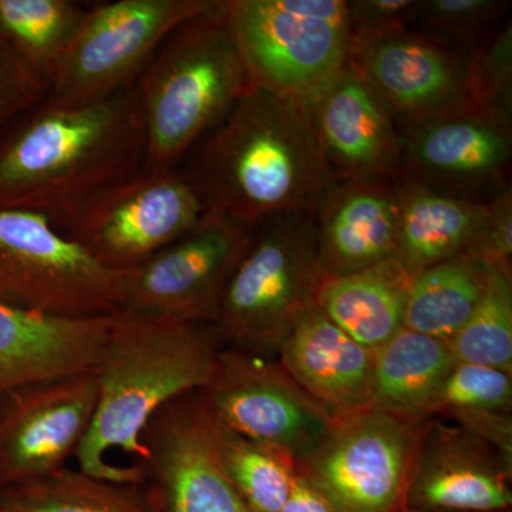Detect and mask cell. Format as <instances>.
<instances>
[{
    "label": "cell",
    "mask_w": 512,
    "mask_h": 512,
    "mask_svg": "<svg viewBox=\"0 0 512 512\" xmlns=\"http://www.w3.org/2000/svg\"><path fill=\"white\" fill-rule=\"evenodd\" d=\"M3 512H151L140 484L63 470L0 490Z\"/></svg>",
    "instance_id": "27"
},
{
    "label": "cell",
    "mask_w": 512,
    "mask_h": 512,
    "mask_svg": "<svg viewBox=\"0 0 512 512\" xmlns=\"http://www.w3.org/2000/svg\"><path fill=\"white\" fill-rule=\"evenodd\" d=\"M281 512H342L316 485L296 474L292 491Z\"/></svg>",
    "instance_id": "36"
},
{
    "label": "cell",
    "mask_w": 512,
    "mask_h": 512,
    "mask_svg": "<svg viewBox=\"0 0 512 512\" xmlns=\"http://www.w3.org/2000/svg\"><path fill=\"white\" fill-rule=\"evenodd\" d=\"M212 419L245 439L281 448L296 463L332 430L336 417L286 373L276 357L224 346L198 390Z\"/></svg>",
    "instance_id": "11"
},
{
    "label": "cell",
    "mask_w": 512,
    "mask_h": 512,
    "mask_svg": "<svg viewBox=\"0 0 512 512\" xmlns=\"http://www.w3.org/2000/svg\"><path fill=\"white\" fill-rule=\"evenodd\" d=\"M448 345L457 362L512 373V275L491 268L476 311Z\"/></svg>",
    "instance_id": "29"
},
{
    "label": "cell",
    "mask_w": 512,
    "mask_h": 512,
    "mask_svg": "<svg viewBox=\"0 0 512 512\" xmlns=\"http://www.w3.org/2000/svg\"><path fill=\"white\" fill-rule=\"evenodd\" d=\"M214 0H116L92 6L42 106L76 109L134 86L164 40Z\"/></svg>",
    "instance_id": "8"
},
{
    "label": "cell",
    "mask_w": 512,
    "mask_h": 512,
    "mask_svg": "<svg viewBox=\"0 0 512 512\" xmlns=\"http://www.w3.org/2000/svg\"><path fill=\"white\" fill-rule=\"evenodd\" d=\"M429 420L375 407L336 417L326 439L296 463L298 471L342 512H400Z\"/></svg>",
    "instance_id": "9"
},
{
    "label": "cell",
    "mask_w": 512,
    "mask_h": 512,
    "mask_svg": "<svg viewBox=\"0 0 512 512\" xmlns=\"http://www.w3.org/2000/svg\"><path fill=\"white\" fill-rule=\"evenodd\" d=\"M212 421L225 470L249 510L281 512L298 474L295 458L281 448L245 439Z\"/></svg>",
    "instance_id": "28"
},
{
    "label": "cell",
    "mask_w": 512,
    "mask_h": 512,
    "mask_svg": "<svg viewBox=\"0 0 512 512\" xmlns=\"http://www.w3.org/2000/svg\"><path fill=\"white\" fill-rule=\"evenodd\" d=\"M456 362L448 342L403 328L375 350L370 407L429 420L434 396Z\"/></svg>",
    "instance_id": "24"
},
{
    "label": "cell",
    "mask_w": 512,
    "mask_h": 512,
    "mask_svg": "<svg viewBox=\"0 0 512 512\" xmlns=\"http://www.w3.org/2000/svg\"><path fill=\"white\" fill-rule=\"evenodd\" d=\"M49 92V84L37 76L0 33V133L26 111L35 109Z\"/></svg>",
    "instance_id": "34"
},
{
    "label": "cell",
    "mask_w": 512,
    "mask_h": 512,
    "mask_svg": "<svg viewBox=\"0 0 512 512\" xmlns=\"http://www.w3.org/2000/svg\"><path fill=\"white\" fill-rule=\"evenodd\" d=\"M90 10L73 0H0V33L50 87Z\"/></svg>",
    "instance_id": "26"
},
{
    "label": "cell",
    "mask_w": 512,
    "mask_h": 512,
    "mask_svg": "<svg viewBox=\"0 0 512 512\" xmlns=\"http://www.w3.org/2000/svg\"><path fill=\"white\" fill-rule=\"evenodd\" d=\"M512 461L456 424L430 419L406 494L413 512L511 511Z\"/></svg>",
    "instance_id": "17"
},
{
    "label": "cell",
    "mask_w": 512,
    "mask_h": 512,
    "mask_svg": "<svg viewBox=\"0 0 512 512\" xmlns=\"http://www.w3.org/2000/svg\"><path fill=\"white\" fill-rule=\"evenodd\" d=\"M249 82L309 104L350 62L346 0H225Z\"/></svg>",
    "instance_id": "7"
},
{
    "label": "cell",
    "mask_w": 512,
    "mask_h": 512,
    "mask_svg": "<svg viewBox=\"0 0 512 512\" xmlns=\"http://www.w3.org/2000/svg\"><path fill=\"white\" fill-rule=\"evenodd\" d=\"M96 402L94 370L0 393V490L63 470L89 434Z\"/></svg>",
    "instance_id": "14"
},
{
    "label": "cell",
    "mask_w": 512,
    "mask_h": 512,
    "mask_svg": "<svg viewBox=\"0 0 512 512\" xmlns=\"http://www.w3.org/2000/svg\"><path fill=\"white\" fill-rule=\"evenodd\" d=\"M275 357L333 417L370 407L375 352L350 338L316 303L298 313Z\"/></svg>",
    "instance_id": "20"
},
{
    "label": "cell",
    "mask_w": 512,
    "mask_h": 512,
    "mask_svg": "<svg viewBox=\"0 0 512 512\" xmlns=\"http://www.w3.org/2000/svg\"><path fill=\"white\" fill-rule=\"evenodd\" d=\"M491 268L461 254L413 275L404 328L450 342L476 311Z\"/></svg>",
    "instance_id": "25"
},
{
    "label": "cell",
    "mask_w": 512,
    "mask_h": 512,
    "mask_svg": "<svg viewBox=\"0 0 512 512\" xmlns=\"http://www.w3.org/2000/svg\"><path fill=\"white\" fill-rule=\"evenodd\" d=\"M141 490L151 512H252L229 478L198 392L158 410L141 436Z\"/></svg>",
    "instance_id": "13"
},
{
    "label": "cell",
    "mask_w": 512,
    "mask_h": 512,
    "mask_svg": "<svg viewBox=\"0 0 512 512\" xmlns=\"http://www.w3.org/2000/svg\"><path fill=\"white\" fill-rule=\"evenodd\" d=\"M0 512H3L2 507H0Z\"/></svg>",
    "instance_id": "39"
},
{
    "label": "cell",
    "mask_w": 512,
    "mask_h": 512,
    "mask_svg": "<svg viewBox=\"0 0 512 512\" xmlns=\"http://www.w3.org/2000/svg\"><path fill=\"white\" fill-rule=\"evenodd\" d=\"M113 319L50 318L0 303V393L94 370Z\"/></svg>",
    "instance_id": "21"
},
{
    "label": "cell",
    "mask_w": 512,
    "mask_h": 512,
    "mask_svg": "<svg viewBox=\"0 0 512 512\" xmlns=\"http://www.w3.org/2000/svg\"><path fill=\"white\" fill-rule=\"evenodd\" d=\"M403 177L490 202L510 187L512 123L468 106L400 127Z\"/></svg>",
    "instance_id": "15"
},
{
    "label": "cell",
    "mask_w": 512,
    "mask_h": 512,
    "mask_svg": "<svg viewBox=\"0 0 512 512\" xmlns=\"http://www.w3.org/2000/svg\"><path fill=\"white\" fill-rule=\"evenodd\" d=\"M208 210L254 227L281 214H315L332 178L308 106L249 84L180 165Z\"/></svg>",
    "instance_id": "2"
},
{
    "label": "cell",
    "mask_w": 512,
    "mask_h": 512,
    "mask_svg": "<svg viewBox=\"0 0 512 512\" xmlns=\"http://www.w3.org/2000/svg\"><path fill=\"white\" fill-rule=\"evenodd\" d=\"M224 348L211 323L140 318L117 313L94 367L96 412L76 454L90 476L141 484L151 417L208 383Z\"/></svg>",
    "instance_id": "3"
},
{
    "label": "cell",
    "mask_w": 512,
    "mask_h": 512,
    "mask_svg": "<svg viewBox=\"0 0 512 512\" xmlns=\"http://www.w3.org/2000/svg\"><path fill=\"white\" fill-rule=\"evenodd\" d=\"M490 268L512 275V187L488 202V217L480 235L466 251Z\"/></svg>",
    "instance_id": "35"
},
{
    "label": "cell",
    "mask_w": 512,
    "mask_h": 512,
    "mask_svg": "<svg viewBox=\"0 0 512 512\" xmlns=\"http://www.w3.org/2000/svg\"><path fill=\"white\" fill-rule=\"evenodd\" d=\"M393 181L330 183L313 214L323 278L396 258L399 225Z\"/></svg>",
    "instance_id": "19"
},
{
    "label": "cell",
    "mask_w": 512,
    "mask_h": 512,
    "mask_svg": "<svg viewBox=\"0 0 512 512\" xmlns=\"http://www.w3.org/2000/svg\"><path fill=\"white\" fill-rule=\"evenodd\" d=\"M400 512H410V511H409V510H407V508H403V510H402V511H400Z\"/></svg>",
    "instance_id": "37"
},
{
    "label": "cell",
    "mask_w": 512,
    "mask_h": 512,
    "mask_svg": "<svg viewBox=\"0 0 512 512\" xmlns=\"http://www.w3.org/2000/svg\"><path fill=\"white\" fill-rule=\"evenodd\" d=\"M410 511V510H409ZM410 512H413V511H410Z\"/></svg>",
    "instance_id": "40"
},
{
    "label": "cell",
    "mask_w": 512,
    "mask_h": 512,
    "mask_svg": "<svg viewBox=\"0 0 512 512\" xmlns=\"http://www.w3.org/2000/svg\"><path fill=\"white\" fill-rule=\"evenodd\" d=\"M208 211L181 168L141 170L59 229L114 271H131L184 237Z\"/></svg>",
    "instance_id": "10"
},
{
    "label": "cell",
    "mask_w": 512,
    "mask_h": 512,
    "mask_svg": "<svg viewBox=\"0 0 512 512\" xmlns=\"http://www.w3.org/2000/svg\"><path fill=\"white\" fill-rule=\"evenodd\" d=\"M495 512H511V511H495Z\"/></svg>",
    "instance_id": "38"
},
{
    "label": "cell",
    "mask_w": 512,
    "mask_h": 512,
    "mask_svg": "<svg viewBox=\"0 0 512 512\" xmlns=\"http://www.w3.org/2000/svg\"><path fill=\"white\" fill-rule=\"evenodd\" d=\"M322 279L313 214L256 222L212 323L222 345L275 357Z\"/></svg>",
    "instance_id": "5"
},
{
    "label": "cell",
    "mask_w": 512,
    "mask_h": 512,
    "mask_svg": "<svg viewBox=\"0 0 512 512\" xmlns=\"http://www.w3.org/2000/svg\"><path fill=\"white\" fill-rule=\"evenodd\" d=\"M468 89L478 109L512 123V26L493 30L468 56Z\"/></svg>",
    "instance_id": "32"
},
{
    "label": "cell",
    "mask_w": 512,
    "mask_h": 512,
    "mask_svg": "<svg viewBox=\"0 0 512 512\" xmlns=\"http://www.w3.org/2000/svg\"><path fill=\"white\" fill-rule=\"evenodd\" d=\"M251 231L231 215L208 210L184 237L131 269L121 313L212 325Z\"/></svg>",
    "instance_id": "12"
},
{
    "label": "cell",
    "mask_w": 512,
    "mask_h": 512,
    "mask_svg": "<svg viewBox=\"0 0 512 512\" xmlns=\"http://www.w3.org/2000/svg\"><path fill=\"white\" fill-rule=\"evenodd\" d=\"M308 110L332 181L392 180L399 175V127L355 64H346Z\"/></svg>",
    "instance_id": "18"
},
{
    "label": "cell",
    "mask_w": 512,
    "mask_h": 512,
    "mask_svg": "<svg viewBox=\"0 0 512 512\" xmlns=\"http://www.w3.org/2000/svg\"><path fill=\"white\" fill-rule=\"evenodd\" d=\"M396 258L412 275L466 254L488 217V202L433 190L397 175Z\"/></svg>",
    "instance_id": "22"
},
{
    "label": "cell",
    "mask_w": 512,
    "mask_h": 512,
    "mask_svg": "<svg viewBox=\"0 0 512 512\" xmlns=\"http://www.w3.org/2000/svg\"><path fill=\"white\" fill-rule=\"evenodd\" d=\"M417 8H419V0H350L346 2L352 56L376 40L412 28Z\"/></svg>",
    "instance_id": "33"
},
{
    "label": "cell",
    "mask_w": 512,
    "mask_h": 512,
    "mask_svg": "<svg viewBox=\"0 0 512 512\" xmlns=\"http://www.w3.org/2000/svg\"><path fill=\"white\" fill-rule=\"evenodd\" d=\"M512 414V373L456 362L429 409L430 419L453 423L477 414Z\"/></svg>",
    "instance_id": "30"
},
{
    "label": "cell",
    "mask_w": 512,
    "mask_h": 512,
    "mask_svg": "<svg viewBox=\"0 0 512 512\" xmlns=\"http://www.w3.org/2000/svg\"><path fill=\"white\" fill-rule=\"evenodd\" d=\"M249 74L225 0L171 33L138 77L144 171L180 168L249 87Z\"/></svg>",
    "instance_id": "4"
},
{
    "label": "cell",
    "mask_w": 512,
    "mask_h": 512,
    "mask_svg": "<svg viewBox=\"0 0 512 512\" xmlns=\"http://www.w3.org/2000/svg\"><path fill=\"white\" fill-rule=\"evenodd\" d=\"M510 0H419L410 29L471 53L474 47L503 25Z\"/></svg>",
    "instance_id": "31"
},
{
    "label": "cell",
    "mask_w": 512,
    "mask_h": 512,
    "mask_svg": "<svg viewBox=\"0 0 512 512\" xmlns=\"http://www.w3.org/2000/svg\"><path fill=\"white\" fill-rule=\"evenodd\" d=\"M130 271L93 258L36 212L0 208V303L60 319L121 312Z\"/></svg>",
    "instance_id": "6"
},
{
    "label": "cell",
    "mask_w": 512,
    "mask_h": 512,
    "mask_svg": "<svg viewBox=\"0 0 512 512\" xmlns=\"http://www.w3.org/2000/svg\"><path fill=\"white\" fill-rule=\"evenodd\" d=\"M413 275L397 259L320 282L316 305L350 338L373 350L404 328Z\"/></svg>",
    "instance_id": "23"
},
{
    "label": "cell",
    "mask_w": 512,
    "mask_h": 512,
    "mask_svg": "<svg viewBox=\"0 0 512 512\" xmlns=\"http://www.w3.org/2000/svg\"><path fill=\"white\" fill-rule=\"evenodd\" d=\"M468 56L407 29L363 47L350 62L400 128L474 106L468 89Z\"/></svg>",
    "instance_id": "16"
},
{
    "label": "cell",
    "mask_w": 512,
    "mask_h": 512,
    "mask_svg": "<svg viewBox=\"0 0 512 512\" xmlns=\"http://www.w3.org/2000/svg\"><path fill=\"white\" fill-rule=\"evenodd\" d=\"M144 160L136 84L76 109L39 104L0 133V208L36 212L60 229L136 177Z\"/></svg>",
    "instance_id": "1"
}]
</instances>
